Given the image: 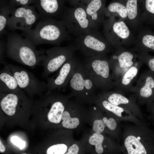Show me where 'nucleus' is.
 I'll use <instances>...</instances> for the list:
<instances>
[{"label":"nucleus","mask_w":154,"mask_h":154,"mask_svg":"<svg viewBox=\"0 0 154 154\" xmlns=\"http://www.w3.org/2000/svg\"><path fill=\"white\" fill-rule=\"evenodd\" d=\"M106 0H92L85 5L86 13L92 29L98 30L104 19Z\"/></svg>","instance_id":"19"},{"label":"nucleus","mask_w":154,"mask_h":154,"mask_svg":"<svg viewBox=\"0 0 154 154\" xmlns=\"http://www.w3.org/2000/svg\"><path fill=\"white\" fill-rule=\"evenodd\" d=\"M76 50L75 45L73 44L65 47L56 46L45 50L46 57L43 65L42 77L47 78L59 69L73 56Z\"/></svg>","instance_id":"10"},{"label":"nucleus","mask_w":154,"mask_h":154,"mask_svg":"<svg viewBox=\"0 0 154 154\" xmlns=\"http://www.w3.org/2000/svg\"><path fill=\"white\" fill-rule=\"evenodd\" d=\"M103 35L114 49L135 45L136 37L123 20L112 17L105 19Z\"/></svg>","instance_id":"6"},{"label":"nucleus","mask_w":154,"mask_h":154,"mask_svg":"<svg viewBox=\"0 0 154 154\" xmlns=\"http://www.w3.org/2000/svg\"><path fill=\"white\" fill-rule=\"evenodd\" d=\"M102 110L100 108V114L101 117L99 119L94 120L93 122V128L95 133L98 134H102L105 131H108V132L111 134L106 124L104 122L103 119Z\"/></svg>","instance_id":"28"},{"label":"nucleus","mask_w":154,"mask_h":154,"mask_svg":"<svg viewBox=\"0 0 154 154\" xmlns=\"http://www.w3.org/2000/svg\"><path fill=\"white\" fill-rule=\"evenodd\" d=\"M5 148L2 143L1 140L0 141V152L2 153L5 152Z\"/></svg>","instance_id":"36"},{"label":"nucleus","mask_w":154,"mask_h":154,"mask_svg":"<svg viewBox=\"0 0 154 154\" xmlns=\"http://www.w3.org/2000/svg\"><path fill=\"white\" fill-rule=\"evenodd\" d=\"M125 1L126 0H119L111 2L105 8V16L108 18H118L125 21L127 17Z\"/></svg>","instance_id":"23"},{"label":"nucleus","mask_w":154,"mask_h":154,"mask_svg":"<svg viewBox=\"0 0 154 154\" xmlns=\"http://www.w3.org/2000/svg\"><path fill=\"white\" fill-rule=\"evenodd\" d=\"M34 6L17 8L11 13L6 28L14 32L16 30L25 31L31 29L33 25L40 18Z\"/></svg>","instance_id":"12"},{"label":"nucleus","mask_w":154,"mask_h":154,"mask_svg":"<svg viewBox=\"0 0 154 154\" xmlns=\"http://www.w3.org/2000/svg\"><path fill=\"white\" fill-rule=\"evenodd\" d=\"M137 58L147 66L148 71L154 76V56L150 55L146 52L137 53Z\"/></svg>","instance_id":"27"},{"label":"nucleus","mask_w":154,"mask_h":154,"mask_svg":"<svg viewBox=\"0 0 154 154\" xmlns=\"http://www.w3.org/2000/svg\"><path fill=\"white\" fill-rule=\"evenodd\" d=\"M109 59L107 54H105L84 57L83 62L85 70L101 92L110 90L114 88Z\"/></svg>","instance_id":"4"},{"label":"nucleus","mask_w":154,"mask_h":154,"mask_svg":"<svg viewBox=\"0 0 154 154\" xmlns=\"http://www.w3.org/2000/svg\"><path fill=\"white\" fill-rule=\"evenodd\" d=\"M79 146L76 144H74L68 148L65 154H82Z\"/></svg>","instance_id":"32"},{"label":"nucleus","mask_w":154,"mask_h":154,"mask_svg":"<svg viewBox=\"0 0 154 154\" xmlns=\"http://www.w3.org/2000/svg\"><path fill=\"white\" fill-rule=\"evenodd\" d=\"M68 34L61 21L48 17L40 18L34 28L22 31L21 35L36 47L44 44L59 46L70 39Z\"/></svg>","instance_id":"1"},{"label":"nucleus","mask_w":154,"mask_h":154,"mask_svg":"<svg viewBox=\"0 0 154 154\" xmlns=\"http://www.w3.org/2000/svg\"><path fill=\"white\" fill-rule=\"evenodd\" d=\"M109 59L112 80H117L137 60V53L133 49L124 46L115 49Z\"/></svg>","instance_id":"11"},{"label":"nucleus","mask_w":154,"mask_h":154,"mask_svg":"<svg viewBox=\"0 0 154 154\" xmlns=\"http://www.w3.org/2000/svg\"><path fill=\"white\" fill-rule=\"evenodd\" d=\"M132 48L136 53L154 52V32L149 28L143 27L138 33Z\"/></svg>","instance_id":"21"},{"label":"nucleus","mask_w":154,"mask_h":154,"mask_svg":"<svg viewBox=\"0 0 154 154\" xmlns=\"http://www.w3.org/2000/svg\"><path fill=\"white\" fill-rule=\"evenodd\" d=\"M127 17L125 22L133 33L142 29L143 22L142 19V11L140 0H126Z\"/></svg>","instance_id":"18"},{"label":"nucleus","mask_w":154,"mask_h":154,"mask_svg":"<svg viewBox=\"0 0 154 154\" xmlns=\"http://www.w3.org/2000/svg\"><path fill=\"white\" fill-rule=\"evenodd\" d=\"M130 92L136 96L139 105L154 101V76L146 70L140 75Z\"/></svg>","instance_id":"13"},{"label":"nucleus","mask_w":154,"mask_h":154,"mask_svg":"<svg viewBox=\"0 0 154 154\" xmlns=\"http://www.w3.org/2000/svg\"><path fill=\"white\" fill-rule=\"evenodd\" d=\"M121 145L123 154H154V131L144 121L124 129Z\"/></svg>","instance_id":"3"},{"label":"nucleus","mask_w":154,"mask_h":154,"mask_svg":"<svg viewBox=\"0 0 154 154\" xmlns=\"http://www.w3.org/2000/svg\"><path fill=\"white\" fill-rule=\"evenodd\" d=\"M143 23L154 25V0H140Z\"/></svg>","instance_id":"25"},{"label":"nucleus","mask_w":154,"mask_h":154,"mask_svg":"<svg viewBox=\"0 0 154 154\" xmlns=\"http://www.w3.org/2000/svg\"><path fill=\"white\" fill-rule=\"evenodd\" d=\"M17 7L9 0L0 1V35L7 33L5 30L7 23L12 12Z\"/></svg>","instance_id":"24"},{"label":"nucleus","mask_w":154,"mask_h":154,"mask_svg":"<svg viewBox=\"0 0 154 154\" xmlns=\"http://www.w3.org/2000/svg\"><path fill=\"white\" fill-rule=\"evenodd\" d=\"M11 142L19 147L20 150L24 148L25 146V142L16 136L12 137L11 139Z\"/></svg>","instance_id":"31"},{"label":"nucleus","mask_w":154,"mask_h":154,"mask_svg":"<svg viewBox=\"0 0 154 154\" xmlns=\"http://www.w3.org/2000/svg\"><path fill=\"white\" fill-rule=\"evenodd\" d=\"M70 95L83 101L95 102L98 93L93 80L85 70L83 62L77 59L76 66L70 80Z\"/></svg>","instance_id":"5"},{"label":"nucleus","mask_w":154,"mask_h":154,"mask_svg":"<svg viewBox=\"0 0 154 154\" xmlns=\"http://www.w3.org/2000/svg\"><path fill=\"white\" fill-rule=\"evenodd\" d=\"M62 119V124L63 127L68 129L76 128L80 123L78 118L71 117L70 113L67 108L63 113Z\"/></svg>","instance_id":"26"},{"label":"nucleus","mask_w":154,"mask_h":154,"mask_svg":"<svg viewBox=\"0 0 154 154\" xmlns=\"http://www.w3.org/2000/svg\"><path fill=\"white\" fill-rule=\"evenodd\" d=\"M91 0H66L73 7H76L81 5H86L88 4Z\"/></svg>","instance_id":"33"},{"label":"nucleus","mask_w":154,"mask_h":154,"mask_svg":"<svg viewBox=\"0 0 154 154\" xmlns=\"http://www.w3.org/2000/svg\"><path fill=\"white\" fill-rule=\"evenodd\" d=\"M99 93L111 104L129 110L135 117L143 120V116L134 94L127 97L115 90L101 92Z\"/></svg>","instance_id":"14"},{"label":"nucleus","mask_w":154,"mask_h":154,"mask_svg":"<svg viewBox=\"0 0 154 154\" xmlns=\"http://www.w3.org/2000/svg\"><path fill=\"white\" fill-rule=\"evenodd\" d=\"M77 59L74 55L66 61L52 77L47 78V90L46 94L54 90L65 88L69 84L75 69Z\"/></svg>","instance_id":"15"},{"label":"nucleus","mask_w":154,"mask_h":154,"mask_svg":"<svg viewBox=\"0 0 154 154\" xmlns=\"http://www.w3.org/2000/svg\"><path fill=\"white\" fill-rule=\"evenodd\" d=\"M6 44L1 40L0 42V63L3 64L5 62L4 61V54L5 53L6 50Z\"/></svg>","instance_id":"34"},{"label":"nucleus","mask_w":154,"mask_h":154,"mask_svg":"<svg viewBox=\"0 0 154 154\" xmlns=\"http://www.w3.org/2000/svg\"><path fill=\"white\" fill-rule=\"evenodd\" d=\"M143 64L140 60H136L117 80L113 81L115 90L125 95L130 92Z\"/></svg>","instance_id":"17"},{"label":"nucleus","mask_w":154,"mask_h":154,"mask_svg":"<svg viewBox=\"0 0 154 154\" xmlns=\"http://www.w3.org/2000/svg\"><path fill=\"white\" fill-rule=\"evenodd\" d=\"M74 45L84 57L107 54L113 48L104 35L96 29L77 37Z\"/></svg>","instance_id":"7"},{"label":"nucleus","mask_w":154,"mask_h":154,"mask_svg":"<svg viewBox=\"0 0 154 154\" xmlns=\"http://www.w3.org/2000/svg\"><path fill=\"white\" fill-rule=\"evenodd\" d=\"M95 102L98 106L119 123L122 121H127L139 125L144 121L135 117L129 110L111 104L104 99L99 93Z\"/></svg>","instance_id":"16"},{"label":"nucleus","mask_w":154,"mask_h":154,"mask_svg":"<svg viewBox=\"0 0 154 154\" xmlns=\"http://www.w3.org/2000/svg\"></svg>","instance_id":"38"},{"label":"nucleus","mask_w":154,"mask_h":154,"mask_svg":"<svg viewBox=\"0 0 154 154\" xmlns=\"http://www.w3.org/2000/svg\"><path fill=\"white\" fill-rule=\"evenodd\" d=\"M68 149L67 146L64 144H55L48 148L46 154H65Z\"/></svg>","instance_id":"29"},{"label":"nucleus","mask_w":154,"mask_h":154,"mask_svg":"<svg viewBox=\"0 0 154 154\" xmlns=\"http://www.w3.org/2000/svg\"><path fill=\"white\" fill-rule=\"evenodd\" d=\"M4 62V67L0 71V92L16 93L21 90L15 78Z\"/></svg>","instance_id":"22"},{"label":"nucleus","mask_w":154,"mask_h":154,"mask_svg":"<svg viewBox=\"0 0 154 154\" xmlns=\"http://www.w3.org/2000/svg\"><path fill=\"white\" fill-rule=\"evenodd\" d=\"M7 37L6 56L32 69L43 65L46 57L45 51L37 50L29 41L14 32L7 33Z\"/></svg>","instance_id":"2"},{"label":"nucleus","mask_w":154,"mask_h":154,"mask_svg":"<svg viewBox=\"0 0 154 154\" xmlns=\"http://www.w3.org/2000/svg\"><path fill=\"white\" fill-rule=\"evenodd\" d=\"M22 154H26V153H22Z\"/></svg>","instance_id":"37"},{"label":"nucleus","mask_w":154,"mask_h":154,"mask_svg":"<svg viewBox=\"0 0 154 154\" xmlns=\"http://www.w3.org/2000/svg\"><path fill=\"white\" fill-rule=\"evenodd\" d=\"M147 108L151 117L154 119V101L147 104Z\"/></svg>","instance_id":"35"},{"label":"nucleus","mask_w":154,"mask_h":154,"mask_svg":"<svg viewBox=\"0 0 154 154\" xmlns=\"http://www.w3.org/2000/svg\"><path fill=\"white\" fill-rule=\"evenodd\" d=\"M65 2L63 0H35L34 4L40 18H59Z\"/></svg>","instance_id":"20"},{"label":"nucleus","mask_w":154,"mask_h":154,"mask_svg":"<svg viewBox=\"0 0 154 154\" xmlns=\"http://www.w3.org/2000/svg\"><path fill=\"white\" fill-rule=\"evenodd\" d=\"M9 1L16 7L17 6L20 7L27 6L31 4H34L35 0H10Z\"/></svg>","instance_id":"30"},{"label":"nucleus","mask_w":154,"mask_h":154,"mask_svg":"<svg viewBox=\"0 0 154 154\" xmlns=\"http://www.w3.org/2000/svg\"><path fill=\"white\" fill-rule=\"evenodd\" d=\"M58 18L68 33L78 36L92 30L85 5L68 7L64 6Z\"/></svg>","instance_id":"8"},{"label":"nucleus","mask_w":154,"mask_h":154,"mask_svg":"<svg viewBox=\"0 0 154 154\" xmlns=\"http://www.w3.org/2000/svg\"><path fill=\"white\" fill-rule=\"evenodd\" d=\"M15 78L19 88L29 96L41 95L47 91V84L22 67L5 63Z\"/></svg>","instance_id":"9"}]
</instances>
